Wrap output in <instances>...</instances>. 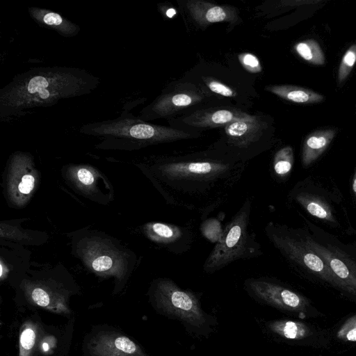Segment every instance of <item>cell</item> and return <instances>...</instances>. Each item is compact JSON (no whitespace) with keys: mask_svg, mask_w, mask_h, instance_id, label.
Returning <instances> with one entry per match:
<instances>
[{"mask_svg":"<svg viewBox=\"0 0 356 356\" xmlns=\"http://www.w3.org/2000/svg\"><path fill=\"white\" fill-rule=\"evenodd\" d=\"M245 165L217 146L203 152L159 158L149 170L168 203L203 215L225 200L242 179Z\"/></svg>","mask_w":356,"mask_h":356,"instance_id":"cell-1","label":"cell"},{"mask_svg":"<svg viewBox=\"0 0 356 356\" xmlns=\"http://www.w3.org/2000/svg\"><path fill=\"white\" fill-rule=\"evenodd\" d=\"M100 78L86 70L66 66L40 67L15 75L0 90V121L9 122L37 108L88 95Z\"/></svg>","mask_w":356,"mask_h":356,"instance_id":"cell-2","label":"cell"},{"mask_svg":"<svg viewBox=\"0 0 356 356\" xmlns=\"http://www.w3.org/2000/svg\"><path fill=\"white\" fill-rule=\"evenodd\" d=\"M79 132L102 138L97 147L129 150L193 137L186 131L143 121L128 111L115 119L85 124Z\"/></svg>","mask_w":356,"mask_h":356,"instance_id":"cell-3","label":"cell"},{"mask_svg":"<svg viewBox=\"0 0 356 356\" xmlns=\"http://www.w3.org/2000/svg\"><path fill=\"white\" fill-rule=\"evenodd\" d=\"M251 210V201L246 198L207 257L203 265L206 273H213L235 261L250 259L263 254L256 235L250 229Z\"/></svg>","mask_w":356,"mask_h":356,"instance_id":"cell-4","label":"cell"},{"mask_svg":"<svg viewBox=\"0 0 356 356\" xmlns=\"http://www.w3.org/2000/svg\"><path fill=\"white\" fill-rule=\"evenodd\" d=\"M153 298L165 314L175 317L195 328H202L206 318L197 297L181 289L173 281L160 278L153 285Z\"/></svg>","mask_w":356,"mask_h":356,"instance_id":"cell-5","label":"cell"},{"mask_svg":"<svg viewBox=\"0 0 356 356\" xmlns=\"http://www.w3.org/2000/svg\"><path fill=\"white\" fill-rule=\"evenodd\" d=\"M223 128V142L217 146L245 163L270 147L267 124L260 117L253 121L233 122Z\"/></svg>","mask_w":356,"mask_h":356,"instance_id":"cell-6","label":"cell"},{"mask_svg":"<svg viewBox=\"0 0 356 356\" xmlns=\"http://www.w3.org/2000/svg\"><path fill=\"white\" fill-rule=\"evenodd\" d=\"M270 242L282 255L294 264L307 268L320 277L337 285L323 259L301 241L281 226L270 222L264 227Z\"/></svg>","mask_w":356,"mask_h":356,"instance_id":"cell-7","label":"cell"},{"mask_svg":"<svg viewBox=\"0 0 356 356\" xmlns=\"http://www.w3.org/2000/svg\"><path fill=\"white\" fill-rule=\"evenodd\" d=\"M244 286L254 298L282 310L300 312L308 304L301 295L266 277L248 278L245 280Z\"/></svg>","mask_w":356,"mask_h":356,"instance_id":"cell-8","label":"cell"},{"mask_svg":"<svg viewBox=\"0 0 356 356\" xmlns=\"http://www.w3.org/2000/svg\"><path fill=\"white\" fill-rule=\"evenodd\" d=\"M204 98L205 93L194 87L175 89L159 96L142 109L138 118L145 122L166 118L197 104Z\"/></svg>","mask_w":356,"mask_h":356,"instance_id":"cell-9","label":"cell"},{"mask_svg":"<svg viewBox=\"0 0 356 356\" xmlns=\"http://www.w3.org/2000/svg\"><path fill=\"white\" fill-rule=\"evenodd\" d=\"M301 241L323 259L337 285L350 292L356 293V266L348 258L339 251L322 245L312 238H307Z\"/></svg>","mask_w":356,"mask_h":356,"instance_id":"cell-10","label":"cell"},{"mask_svg":"<svg viewBox=\"0 0 356 356\" xmlns=\"http://www.w3.org/2000/svg\"><path fill=\"white\" fill-rule=\"evenodd\" d=\"M147 236L174 254L188 251L193 241V232L186 227L164 222H150L145 225Z\"/></svg>","mask_w":356,"mask_h":356,"instance_id":"cell-11","label":"cell"},{"mask_svg":"<svg viewBox=\"0 0 356 356\" xmlns=\"http://www.w3.org/2000/svg\"><path fill=\"white\" fill-rule=\"evenodd\" d=\"M258 116L232 107H213L197 110L182 119L184 124L195 128L224 127L236 121H253Z\"/></svg>","mask_w":356,"mask_h":356,"instance_id":"cell-12","label":"cell"},{"mask_svg":"<svg viewBox=\"0 0 356 356\" xmlns=\"http://www.w3.org/2000/svg\"><path fill=\"white\" fill-rule=\"evenodd\" d=\"M93 356H147L135 342L115 332H102L88 344Z\"/></svg>","mask_w":356,"mask_h":356,"instance_id":"cell-13","label":"cell"},{"mask_svg":"<svg viewBox=\"0 0 356 356\" xmlns=\"http://www.w3.org/2000/svg\"><path fill=\"white\" fill-rule=\"evenodd\" d=\"M186 8L193 20L203 28L217 22H227L235 25L239 21L238 11L230 6L190 0L186 1Z\"/></svg>","mask_w":356,"mask_h":356,"instance_id":"cell-14","label":"cell"},{"mask_svg":"<svg viewBox=\"0 0 356 356\" xmlns=\"http://www.w3.org/2000/svg\"><path fill=\"white\" fill-rule=\"evenodd\" d=\"M28 12L31 19L38 24L53 30L63 37L72 38L80 31L78 24L53 10L32 6L28 8Z\"/></svg>","mask_w":356,"mask_h":356,"instance_id":"cell-15","label":"cell"},{"mask_svg":"<svg viewBox=\"0 0 356 356\" xmlns=\"http://www.w3.org/2000/svg\"><path fill=\"white\" fill-rule=\"evenodd\" d=\"M18 170L17 177L11 179V187L15 194L22 197H28L35 186V177L33 170H29L31 166V159L29 154L24 152H15L11 158Z\"/></svg>","mask_w":356,"mask_h":356,"instance_id":"cell-16","label":"cell"},{"mask_svg":"<svg viewBox=\"0 0 356 356\" xmlns=\"http://www.w3.org/2000/svg\"><path fill=\"white\" fill-rule=\"evenodd\" d=\"M336 133L334 129H320L305 138L302 149V163L305 167L314 162L326 150Z\"/></svg>","mask_w":356,"mask_h":356,"instance_id":"cell-17","label":"cell"},{"mask_svg":"<svg viewBox=\"0 0 356 356\" xmlns=\"http://www.w3.org/2000/svg\"><path fill=\"white\" fill-rule=\"evenodd\" d=\"M266 90L284 100L298 104H315L325 99L323 95L309 88L292 85H272Z\"/></svg>","mask_w":356,"mask_h":356,"instance_id":"cell-18","label":"cell"},{"mask_svg":"<svg viewBox=\"0 0 356 356\" xmlns=\"http://www.w3.org/2000/svg\"><path fill=\"white\" fill-rule=\"evenodd\" d=\"M273 333L287 339H301L309 337L311 331L305 323L291 320H276L268 324Z\"/></svg>","mask_w":356,"mask_h":356,"instance_id":"cell-19","label":"cell"},{"mask_svg":"<svg viewBox=\"0 0 356 356\" xmlns=\"http://www.w3.org/2000/svg\"><path fill=\"white\" fill-rule=\"evenodd\" d=\"M294 198L312 216L326 221H334L330 208L319 198L303 193H297Z\"/></svg>","mask_w":356,"mask_h":356,"instance_id":"cell-20","label":"cell"},{"mask_svg":"<svg viewBox=\"0 0 356 356\" xmlns=\"http://www.w3.org/2000/svg\"><path fill=\"white\" fill-rule=\"evenodd\" d=\"M296 54L307 63L315 65H323L325 62L324 52L319 43L314 39H307L294 45Z\"/></svg>","mask_w":356,"mask_h":356,"instance_id":"cell-21","label":"cell"},{"mask_svg":"<svg viewBox=\"0 0 356 356\" xmlns=\"http://www.w3.org/2000/svg\"><path fill=\"white\" fill-rule=\"evenodd\" d=\"M31 298L35 305L53 312L67 313L69 311L62 298L40 287L31 291Z\"/></svg>","mask_w":356,"mask_h":356,"instance_id":"cell-22","label":"cell"},{"mask_svg":"<svg viewBox=\"0 0 356 356\" xmlns=\"http://www.w3.org/2000/svg\"><path fill=\"white\" fill-rule=\"evenodd\" d=\"M294 162L293 149L285 146L275 154L273 160V171L276 177L284 178L288 176Z\"/></svg>","mask_w":356,"mask_h":356,"instance_id":"cell-23","label":"cell"},{"mask_svg":"<svg viewBox=\"0 0 356 356\" xmlns=\"http://www.w3.org/2000/svg\"><path fill=\"white\" fill-rule=\"evenodd\" d=\"M356 63V44H353L344 53L337 72L339 86L347 79Z\"/></svg>","mask_w":356,"mask_h":356,"instance_id":"cell-24","label":"cell"},{"mask_svg":"<svg viewBox=\"0 0 356 356\" xmlns=\"http://www.w3.org/2000/svg\"><path fill=\"white\" fill-rule=\"evenodd\" d=\"M36 340V329L32 324H26L19 337V356H30Z\"/></svg>","mask_w":356,"mask_h":356,"instance_id":"cell-25","label":"cell"},{"mask_svg":"<svg viewBox=\"0 0 356 356\" xmlns=\"http://www.w3.org/2000/svg\"><path fill=\"white\" fill-rule=\"evenodd\" d=\"M204 84L212 92L225 97H235L237 94L230 86L213 78H204Z\"/></svg>","mask_w":356,"mask_h":356,"instance_id":"cell-26","label":"cell"},{"mask_svg":"<svg viewBox=\"0 0 356 356\" xmlns=\"http://www.w3.org/2000/svg\"><path fill=\"white\" fill-rule=\"evenodd\" d=\"M339 339L344 341H356V314L348 318L337 332Z\"/></svg>","mask_w":356,"mask_h":356,"instance_id":"cell-27","label":"cell"},{"mask_svg":"<svg viewBox=\"0 0 356 356\" xmlns=\"http://www.w3.org/2000/svg\"><path fill=\"white\" fill-rule=\"evenodd\" d=\"M242 65L249 72H259L261 70L259 59L253 54L245 53L239 56Z\"/></svg>","mask_w":356,"mask_h":356,"instance_id":"cell-28","label":"cell"},{"mask_svg":"<svg viewBox=\"0 0 356 356\" xmlns=\"http://www.w3.org/2000/svg\"><path fill=\"white\" fill-rule=\"evenodd\" d=\"M113 264V260L110 257L102 255L92 260V266L96 271L106 272L112 268Z\"/></svg>","mask_w":356,"mask_h":356,"instance_id":"cell-29","label":"cell"},{"mask_svg":"<svg viewBox=\"0 0 356 356\" xmlns=\"http://www.w3.org/2000/svg\"><path fill=\"white\" fill-rule=\"evenodd\" d=\"M79 181L85 186H90L94 182V176L92 172L86 168H80L77 170Z\"/></svg>","mask_w":356,"mask_h":356,"instance_id":"cell-30","label":"cell"},{"mask_svg":"<svg viewBox=\"0 0 356 356\" xmlns=\"http://www.w3.org/2000/svg\"><path fill=\"white\" fill-rule=\"evenodd\" d=\"M352 188H353V191L354 195L356 198V168H355V172L353 175Z\"/></svg>","mask_w":356,"mask_h":356,"instance_id":"cell-31","label":"cell"},{"mask_svg":"<svg viewBox=\"0 0 356 356\" xmlns=\"http://www.w3.org/2000/svg\"><path fill=\"white\" fill-rule=\"evenodd\" d=\"M42 348H43V350H44V351H47V350H49V346H48V344H47V343H43V345H42Z\"/></svg>","mask_w":356,"mask_h":356,"instance_id":"cell-32","label":"cell"}]
</instances>
